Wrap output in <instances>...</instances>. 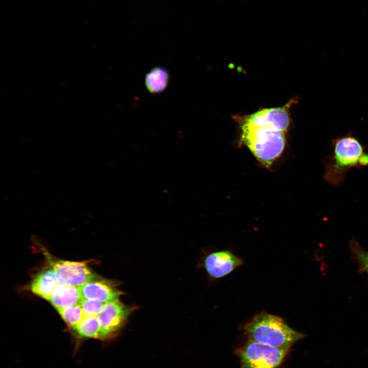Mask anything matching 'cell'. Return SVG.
<instances>
[{
    "label": "cell",
    "mask_w": 368,
    "mask_h": 368,
    "mask_svg": "<svg viewBox=\"0 0 368 368\" xmlns=\"http://www.w3.org/2000/svg\"><path fill=\"white\" fill-rule=\"evenodd\" d=\"M236 119L245 145L261 163L270 166L285 148L286 132L262 109Z\"/></svg>",
    "instance_id": "cell-1"
},
{
    "label": "cell",
    "mask_w": 368,
    "mask_h": 368,
    "mask_svg": "<svg viewBox=\"0 0 368 368\" xmlns=\"http://www.w3.org/2000/svg\"><path fill=\"white\" fill-rule=\"evenodd\" d=\"M365 148L352 132L334 139L331 152L323 159L324 180L338 187L352 169L367 166L368 153Z\"/></svg>",
    "instance_id": "cell-2"
},
{
    "label": "cell",
    "mask_w": 368,
    "mask_h": 368,
    "mask_svg": "<svg viewBox=\"0 0 368 368\" xmlns=\"http://www.w3.org/2000/svg\"><path fill=\"white\" fill-rule=\"evenodd\" d=\"M249 340L271 347L290 348L306 335L289 326L284 319L266 312L255 315L243 327Z\"/></svg>",
    "instance_id": "cell-3"
},
{
    "label": "cell",
    "mask_w": 368,
    "mask_h": 368,
    "mask_svg": "<svg viewBox=\"0 0 368 368\" xmlns=\"http://www.w3.org/2000/svg\"><path fill=\"white\" fill-rule=\"evenodd\" d=\"M289 350L248 340L237 353L242 368H279Z\"/></svg>",
    "instance_id": "cell-4"
},
{
    "label": "cell",
    "mask_w": 368,
    "mask_h": 368,
    "mask_svg": "<svg viewBox=\"0 0 368 368\" xmlns=\"http://www.w3.org/2000/svg\"><path fill=\"white\" fill-rule=\"evenodd\" d=\"M133 310L132 307L126 306L119 300L105 303L97 315L100 327L99 339L114 337Z\"/></svg>",
    "instance_id": "cell-5"
},
{
    "label": "cell",
    "mask_w": 368,
    "mask_h": 368,
    "mask_svg": "<svg viewBox=\"0 0 368 368\" xmlns=\"http://www.w3.org/2000/svg\"><path fill=\"white\" fill-rule=\"evenodd\" d=\"M51 262L59 285L79 287L95 279V274L84 262L63 260Z\"/></svg>",
    "instance_id": "cell-6"
},
{
    "label": "cell",
    "mask_w": 368,
    "mask_h": 368,
    "mask_svg": "<svg viewBox=\"0 0 368 368\" xmlns=\"http://www.w3.org/2000/svg\"><path fill=\"white\" fill-rule=\"evenodd\" d=\"M243 264L242 258L228 250L212 252L204 260V267L212 278L219 279L232 272Z\"/></svg>",
    "instance_id": "cell-7"
},
{
    "label": "cell",
    "mask_w": 368,
    "mask_h": 368,
    "mask_svg": "<svg viewBox=\"0 0 368 368\" xmlns=\"http://www.w3.org/2000/svg\"><path fill=\"white\" fill-rule=\"evenodd\" d=\"M94 280L79 286L83 299L98 300L104 304L119 300L122 292L109 282Z\"/></svg>",
    "instance_id": "cell-8"
},
{
    "label": "cell",
    "mask_w": 368,
    "mask_h": 368,
    "mask_svg": "<svg viewBox=\"0 0 368 368\" xmlns=\"http://www.w3.org/2000/svg\"><path fill=\"white\" fill-rule=\"evenodd\" d=\"M83 299L79 287L58 285L53 291L50 301L57 309L80 304Z\"/></svg>",
    "instance_id": "cell-9"
},
{
    "label": "cell",
    "mask_w": 368,
    "mask_h": 368,
    "mask_svg": "<svg viewBox=\"0 0 368 368\" xmlns=\"http://www.w3.org/2000/svg\"><path fill=\"white\" fill-rule=\"evenodd\" d=\"M59 285L53 269L38 273L31 284V290L35 294L50 301L53 291Z\"/></svg>",
    "instance_id": "cell-10"
},
{
    "label": "cell",
    "mask_w": 368,
    "mask_h": 368,
    "mask_svg": "<svg viewBox=\"0 0 368 368\" xmlns=\"http://www.w3.org/2000/svg\"><path fill=\"white\" fill-rule=\"evenodd\" d=\"M170 75L165 67L157 66L151 69L145 76V84L148 91L152 94L163 92L168 85Z\"/></svg>",
    "instance_id": "cell-11"
},
{
    "label": "cell",
    "mask_w": 368,
    "mask_h": 368,
    "mask_svg": "<svg viewBox=\"0 0 368 368\" xmlns=\"http://www.w3.org/2000/svg\"><path fill=\"white\" fill-rule=\"evenodd\" d=\"M74 330L81 337L99 339L100 327L97 316L84 315Z\"/></svg>",
    "instance_id": "cell-12"
},
{
    "label": "cell",
    "mask_w": 368,
    "mask_h": 368,
    "mask_svg": "<svg viewBox=\"0 0 368 368\" xmlns=\"http://www.w3.org/2000/svg\"><path fill=\"white\" fill-rule=\"evenodd\" d=\"M56 309L65 322L73 329L84 315L80 304Z\"/></svg>",
    "instance_id": "cell-13"
},
{
    "label": "cell",
    "mask_w": 368,
    "mask_h": 368,
    "mask_svg": "<svg viewBox=\"0 0 368 368\" xmlns=\"http://www.w3.org/2000/svg\"><path fill=\"white\" fill-rule=\"evenodd\" d=\"M104 303L98 300L83 299L80 305L84 315L97 316L102 310Z\"/></svg>",
    "instance_id": "cell-14"
},
{
    "label": "cell",
    "mask_w": 368,
    "mask_h": 368,
    "mask_svg": "<svg viewBox=\"0 0 368 368\" xmlns=\"http://www.w3.org/2000/svg\"><path fill=\"white\" fill-rule=\"evenodd\" d=\"M350 247L360 266L368 273V251L363 250L355 240L351 241Z\"/></svg>",
    "instance_id": "cell-15"
}]
</instances>
